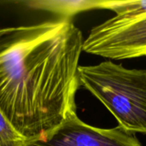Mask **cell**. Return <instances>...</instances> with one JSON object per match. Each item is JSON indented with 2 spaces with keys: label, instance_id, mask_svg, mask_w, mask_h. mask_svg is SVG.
Masks as SVG:
<instances>
[{
  "label": "cell",
  "instance_id": "ba28073f",
  "mask_svg": "<svg viewBox=\"0 0 146 146\" xmlns=\"http://www.w3.org/2000/svg\"><path fill=\"white\" fill-rule=\"evenodd\" d=\"M7 27H0V38L4 34V33L6 32Z\"/></svg>",
  "mask_w": 146,
  "mask_h": 146
},
{
  "label": "cell",
  "instance_id": "7a4b0ae2",
  "mask_svg": "<svg viewBox=\"0 0 146 146\" xmlns=\"http://www.w3.org/2000/svg\"><path fill=\"white\" fill-rule=\"evenodd\" d=\"M79 83L114 115L119 127L146 134V69L111 61L79 67Z\"/></svg>",
  "mask_w": 146,
  "mask_h": 146
},
{
  "label": "cell",
  "instance_id": "5b68a950",
  "mask_svg": "<svg viewBox=\"0 0 146 146\" xmlns=\"http://www.w3.org/2000/svg\"><path fill=\"white\" fill-rule=\"evenodd\" d=\"M98 1H28L23 2L27 7L41 9L59 15L60 17L71 18L72 15L80 11L98 9Z\"/></svg>",
  "mask_w": 146,
  "mask_h": 146
},
{
  "label": "cell",
  "instance_id": "8992f818",
  "mask_svg": "<svg viewBox=\"0 0 146 146\" xmlns=\"http://www.w3.org/2000/svg\"><path fill=\"white\" fill-rule=\"evenodd\" d=\"M98 9L111 10L118 18H131L146 13V0H103L98 1Z\"/></svg>",
  "mask_w": 146,
  "mask_h": 146
},
{
  "label": "cell",
  "instance_id": "277c9868",
  "mask_svg": "<svg viewBox=\"0 0 146 146\" xmlns=\"http://www.w3.org/2000/svg\"><path fill=\"white\" fill-rule=\"evenodd\" d=\"M31 146H142L134 133L121 127L104 129L82 121L77 114L70 116L44 143Z\"/></svg>",
  "mask_w": 146,
  "mask_h": 146
},
{
  "label": "cell",
  "instance_id": "52a82bcc",
  "mask_svg": "<svg viewBox=\"0 0 146 146\" xmlns=\"http://www.w3.org/2000/svg\"><path fill=\"white\" fill-rule=\"evenodd\" d=\"M0 146H29L0 110Z\"/></svg>",
  "mask_w": 146,
  "mask_h": 146
},
{
  "label": "cell",
  "instance_id": "3957f363",
  "mask_svg": "<svg viewBox=\"0 0 146 146\" xmlns=\"http://www.w3.org/2000/svg\"><path fill=\"white\" fill-rule=\"evenodd\" d=\"M83 51L113 60L146 56V13L114 16L95 26L84 39Z\"/></svg>",
  "mask_w": 146,
  "mask_h": 146
},
{
  "label": "cell",
  "instance_id": "6da1fadb",
  "mask_svg": "<svg viewBox=\"0 0 146 146\" xmlns=\"http://www.w3.org/2000/svg\"><path fill=\"white\" fill-rule=\"evenodd\" d=\"M83 43L68 17L9 27L0 38V110L29 146L77 114Z\"/></svg>",
  "mask_w": 146,
  "mask_h": 146
}]
</instances>
